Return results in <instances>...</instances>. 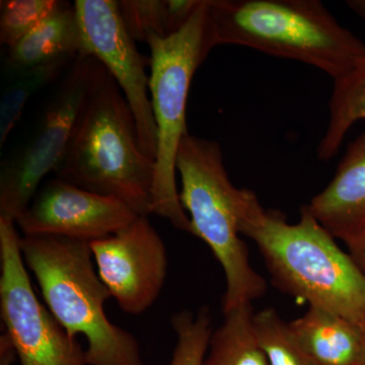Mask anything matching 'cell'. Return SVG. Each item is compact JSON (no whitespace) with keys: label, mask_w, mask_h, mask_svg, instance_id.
I'll return each instance as SVG.
<instances>
[{"label":"cell","mask_w":365,"mask_h":365,"mask_svg":"<svg viewBox=\"0 0 365 365\" xmlns=\"http://www.w3.org/2000/svg\"><path fill=\"white\" fill-rule=\"evenodd\" d=\"M240 232L258 246L280 290L365 325V274L306 206L292 225L279 211L264 208L248 190Z\"/></svg>","instance_id":"obj_1"},{"label":"cell","mask_w":365,"mask_h":365,"mask_svg":"<svg viewBox=\"0 0 365 365\" xmlns=\"http://www.w3.org/2000/svg\"><path fill=\"white\" fill-rule=\"evenodd\" d=\"M361 120H365V55L350 73L334 81L328 126L317 150L319 160H332L348 131Z\"/></svg>","instance_id":"obj_15"},{"label":"cell","mask_w":365,"mask_h":365,"mask_svg":"<svg viewBox=\"0 0 365 365\" xmlns=\"http://www.w3.org/2000/svg\"><path fill=\"white\" fill-rule=\"evenodd\" d=\"M255 333L269 365H319L300 346L287 322L274 309L254 314Z\"/></svg>","instance_id":"obj_19"},{"label":"cell","mask_w":365,"mask_h":365,"mask_svg":"<svg viewBox=\"0 0 365 365\" xmlns=\"http://www.w3.org/2000/svg\"><path fill=\"white\" fill-rule=\"evenodd\" d=\"M101 280L125 313L138 316L160 297L168 275L167 248L148 216L91 242Z\"/></svg>","instance_id":"obj_10"},{"label":"cell","mask_w":365,"mask_h":365,"mask_svg":"<svg viewBox=\"0 0 365 365\" xmlns=\"http://www.w3.org/2000/svg\"><path fill=\"white\" fill-rule=\"evenodd\" d=\"M155 160L141 148L123 93L106 72L79 119L56 177L153 215Z\"/></svg>","instance_id":"obj_4"},{"label":"cell","mask_w":365,"mask_h":365,"mask_svg":"<svg viewBox=\"0 0 365 365\" xmlns=\"http://www.w3.org/2000/svg\"><path fill=\"white\" fill-rule=\"evenodd\" d=\"M16 225L0 217V316L20 365H88L81 343L34 292Z\"/></svg>","instance_id":"obj_8"},{"label":"cell","mask_w":365,"mask_h":365,"mask_svg":"<svg viewBox=\"0 0 365 365\" xmlns=\"http://www.w3.org/2000/svg\"><path fill=\"white\" fill-rule=\"evenodd\" d=\"M335 239L345 244L365 227V132L349 143L332 181L306 205Z\"/></svg>","instance_id":"obj_12"},{"label":"cell","mask_w":365,"mask_h":365,"mask_svg":"<svg viewBox=\"0 0 365 365\" xmlns=\"http://www.w3.org/2000/svg\"><path fill=\"white\" fill-rule=\"evenodd\" d=\"M215 47L237 45L304 62L334 81L365 55V44L318 0H208Z\"/></svg>","instance_id":"obj_2"},{"label":"cell","mask_w":365,"mask_h":365,"mask_svg":"<svg viewBox=\"0 0 365 365\" xmlns=\"http://www.w3.org/2000/svg\"><path fill=\"white\" fill-rule=\"evenodd\" d=\"M16 356L13 345L4 334L0 337V365H13Z\"/></svg>","instance_id":"obj_23"},{"label":"cell","mask_w":365,"mask_h":365,"mask_svg":"<svg viewBox=\"0 0 365 365\" xmlns=\"http://www.w3.org/2000/svg\"><path fill=\"white\" fill-rule=\"evenodd\" d=\"M137 216L117 199L55 177L41 186L16 223L23 235H54L91 242L119 232Z\"/></svg>","instance_id":"obj_11"},{"label":"cell","mask_w":365,"mask_h":365,"mask_svg":"<svg viewBox=\"0 0 365 365\" xmlns=\"http://www.w3.org/2000/svg\"><path fill=\"white\" fill-rule=\"evenodd\" d=\"M356 365H365V325L364 326V340H362L361 351Z\"/></svg>","instance_id":"obj_25"},{"label":"cell","mask_w":365,"mask_h":365,"mask_svg":"<svg viewBox=\"0 0 365 365\" xmlns=\"http://www.w3.org/2000/svg\"><path fill=\"white\" fill-rule=\"evenodd\" d=\"M85 54V42L74 4L63 1L39 25L9 48L4 72L71 62Z\"/></svg>","instance_id":"obj_13"},{"label":"cell","mask_w":365,"mask_h":365,"mask_svg":"<svg viewBox=\"0 0 365 365\" xmlns=\"http://www.w3.org/2000/svg\"><path fill=\"white\" fill-rule=\"evenodd\" d=\"M68 62L4 72L6 85L0 98V148L6 143L23 115L26 103L38 91L52 83Z\"/></svg>","instance_id":"obj_18"},{"label":"cell","mask_w":365,"mask_h":365,"mask_svg":"<svg viewBox=\"0 0 365 365\" xmlns=\"http://www.w3.org/2000/svg\"><path fill=\"white\" fill-rule=\"evenodd\" d=\"M288 326L297 342L319 365L357 364L364 325L309 306L304 316Z\"/></svg>","instance_id":"obj_14"},{"label":"cell","mask_w":365,"mask_h":365,"mask_svg":"<svg viewBox=\"0 0 365 365\" xmlns=\"http://www.w3.org/2000/svg\"><path fill=\"white\" fill-rule=\"evenodd\" d=\"M150 95L157 127V157L153 215L192 234L190 218L180 201L176 182L178 150L188 135L187 101L194 74L215 48L208 16V0L179 32L151 38Z\"/></svg>","instance_id":"obj_6"},{"label":"cell","mask_w":365,"mask_h":365,"mask_svg":"<svg viewBox=\"0 0 365 365\" xmlns=\"http://www.w3.org/2000/svg\"><path fill=\"white\" fill-rule=\"evenodd\" d=\"M202 0H122L120 13L131 37L148 44L167 38L188 23Z\"/></svg>","instance_id":"obj_17"},{"label":"cell","mask_w":365,"mask_h":365,"mask_svg":"<svg viewBox=\"0 0 365 365\" xmlns=\"http://www.w3.org/2000/svg\"><path fill=\"white\" fill-rule=\"evenodd\" d=\"M62 4L59 0H2L0 42L9 49L13 47Z\"/></svg>","instance_id":"obj_21"},{"label":"cell","mask_w":365,"mask_h":365,"mask_svg":"<svg viewBox=\"0 0 365 365\" xmlns=\"http://www.w3.org/2000/svg\"><path fill=\"white\" fill-rule=\"evenodd\" d=\"M106 72L90 55L72 62L30 137L1 163L0 217L16 222L43 179L59 169L79 119Z\"/></svg>","instance_id":"obj_7"},{"label":"cell","mask_w":365,"mask_h":365,"mask_svg":"<svg viewBox=\"0 0 365 365\" xmlns=\"http://www.w3.org/2000/svg\"><path fill=\"white\" fill-rule=\"evenodd\" d=\"M177 334V344L170 365H203L213 333L212 319L208 307L197 314L181 311L170 319Z\"/></svg>","instance_id":"obj_20"},{"label":"cell","mask_w":365,"mask_h":365,"mask_svg":"<svg viewBox=\"0 0 365 365\" xmlns=\"http://www.w3.org/2000/svg\"><path fill=\"white\" fill-rule=\"evenodd\" d=\"M20 248L53 316L72 338H86L88 365H145L136 338L106 314L112 297L93 265L91 242L23 235Z\"/></svg>","instance_id":"obj_3"},{"label":"cell","mask_w":365,"mask_h":365,"mask_svg":"<svg viewBox=\"0 0 365 365\" xmlns=\"http://www.w3.org/2000/svg\"><path fill=\"white\" fill-rule=\"evenodd\" d=\"M176 169L182 182L180 201L189 212L192 235L206 242L225 273L223 313L260 299L267 285L252 267L240 232L247 189L230 181L220 144L188 134L178 150Z\"/></svg>","instance_id":"obj_5"},{"label":"cell","mask_w":365,"mask_h":365,"mask_svg":"<svg viewBox=\"0 0 365 365\" xmlns=\"http://www.w3.org/2000/svg\"><path fill=\"white\" fill-rule=\"evenodd\" d=\"M252 304L228 311L213 331L203 365H269L254 329Z\"/></svg>","instance_id":"obj_16"},{"label":"cell","mask_w":365,"mask_h":365,"mask_svg":"<svg viewBox=\"0 0 365 365\" xmlns=\"http://www.w3.org/2000/svg\"><path fill=\"white\" fill-rule=\"evenodd\" d=\"M349 255L365 274V227L354 239L347 242Z\"/></svg>","instance_id":"obj_22"},{"label":"cell","mask_w":365,"mask_h":365,"mask_svg":"<svg viewBox=\"0 0 365 365\" xmlns=\"http://www.w3.org/2000/svg\"><path fill=\"white\" fill-rule=\"evenodd\" d=\"M346 6L351 9L353 13L365 20V0H348Z\"/></svg>","instance_id":"obj_24"},{"label":"cell","mask_w":365,"mask_h":365,"mask_svg":"<svg viewBox=\"0 0 365 365\" xmlns=\"http://www.w3.org/2000/svg\"><path fill=\"white\" fill-rule=\"evenodd\" d=\"M85 42V54L98 60L123 93L135 119L141 148L157 157V127L150 95V59L140 54L114 0L74 2Z\"/></svg>","instance_id":"obj_9"}]
</instances>
